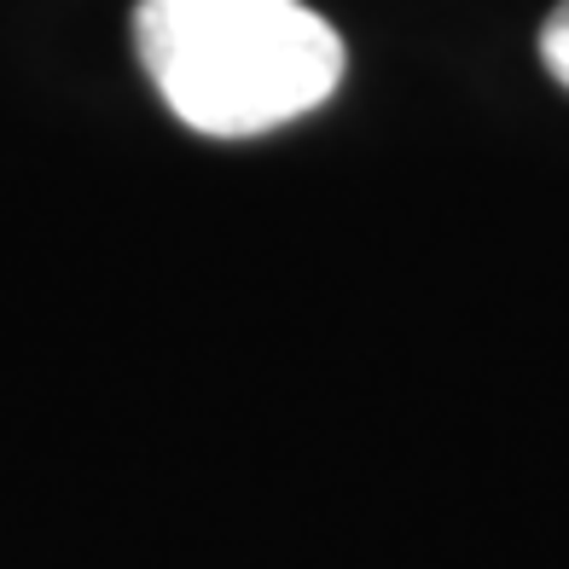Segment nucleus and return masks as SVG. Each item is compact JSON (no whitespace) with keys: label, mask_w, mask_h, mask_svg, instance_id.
Masks as SVG:
<instances>
[{"label":"nucleus","mask_w":569,"mask_h":569,"mask_svg":"<svg viewBox=\"0 0 569 569\" xmlns=\"http://www.w3.org/2000/svg\"><path fill=\"white\" fill-rule=\"evenodd\" d=\"M540 64L569 88V0H558L547 12V23H540Z\"/></svg>","instance_id":"nucleus-2"},{"label":"nucleus","mask_w":569,"mask_h":569,"mask_svg":"<svg viewBox=\"0 0 569 569\" xmlns=\"http://www.w3.org/2000/svg\"><path fill=\"white\" fill-rule=\"evenodd\" d=\"M134 47L163 106L216 140L320 111L343 82V36L302 0H140Z\"/></svg>","instance_id":"nucleus-1"}]
</instances>
